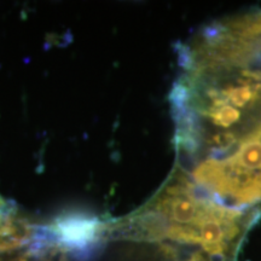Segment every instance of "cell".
<instances>
[{
    "mask_svg": "<svg viewBox=\"0 0 261 261\" xmlns=\"http://www.w3.org/2000/svg\"><path fill=\"white\" fill-rule=\"evenodd\" d=\"M175 167L227 207L261 210V24L224 18L179 51Z\"/></svg>",
    "mask_w": 261,
    "mask_h": 261,
    "instance_id": "6da1fadb",
    "label": "cell"
},
{
    "mask_svg": "<svg viewBox=\"0 0 261 261\" xmlns=\"http://www.w3.org/2000/svg\"><path fill=\"white\" fill-rule=\"evenodd\" d=\"M260 217L261 210L220 203L174 167L154 197L113 230L158 243L169 261H236L248 231Z\"/></svg>",
    "mask_w": 261,
    "mask_h": 261,
    "instance_id": "7a4b0ae2",
    "label": "cell"
},
{
    "mask_svg": "<svg viewBox=\"0 0 261 261\" xmlns=\"http://www.w3.org/2000/svg\"><path fill=\"white\" fill-rule=\"evenodd\" d=\"M0 204H2V202H0Z\"/></svg>",
    "mask_w": 261,
    "mask_h": 261,
    "instance_id": "3957f363",
    "label": "cell"
}]
</instances>
